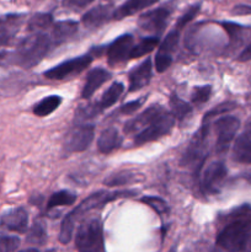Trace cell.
I'll use <instances>...</instances> for the list:
<instances>
[{"label": "cell", "instance_id": "32", "mask_svg": "<svg viewBox=\"0 0 251 252\" xmlns=\"http://www.w3.org/2000/svg\"><path fill=\"white\" fill-rule=\"evenodd\" d=\"M19 245L20 240L16 236H0V252H14Z\"/></svg>", "mask_w": 251, "mask_h": 252}, {"label": "cell", "instance_id": "23", "mask_svg": "<svg viewBox=\"0 0 251 252\" xmlns=\"http://www.w3.org/2000/svg\"><path fill=\"white\" fill-rule=\"evenodd\" d=\"M61 103H62L61 96L51 95L48 96V97L39 101L38 103H36V106L33 107V113L36 116H38V117H46V116L51 115L52 112H54V111L61 106Z\"/></svg>", "mask_w": 251, "mask_h": 252}, {"label": "cell", "instance_id": "19", "mask_svg": "<svg viewBox=\"0 0 251 252\" xmlns=\"http://www.w3.org/2000/svg\"><path fill=\"white\" fill-rule=\"evenodd\" d=\"M157 1L159 0H127L117 10H115V12H113V19L121 20L125 19V17L132 16V15L152 6V5H154Z\"/></svg>", "mask_w": 251, "mask_h": 252}, {"label": "cell", "instance_id": "14", "mask_svg": "<svg viewBox=\"0 0 251 252\" xmlns=\"http://www.w3.org/2000/svg\"><path fill=\"white\" fill-rule=\"evenodd\" d=\"M113 9L111 5L101 4L97 5L96 7H93L91 10H89L85 15L83 16L81 21L85 25L86 27H100L103 24L110 21L111 19H113Z\"/></svg>", "mask_w": 251, "mask_h": 252}, {"label": "cell", "instance_id": "43", "mask_svg": "<svg viewBox=\"0 0 251 252\" xmlns=\"http://www.w3.org/2000/svg\"><path fill=\"white\" fill-rule=\"evenodd\" d=\"M249 246H250V251H249V252H251V243H250V245H249Z\"/></svg>", "mask_w": 251, "mask_h": 252}, {"label": "cell", "instance_id": "18", "mask_svg": "<svg viewBox=\"0 0 251 252\" xmlns=\"http://www.w3.org/2000/svg\"><path fill=\"white\" fill-rule=\"evenodd\" d=\"M122 144V137L116 128H107L102 130L97 139L98 152L102 154H111Z\"/></svg>", "mask_w": 251, "mask_h": 252}, {"label": "cell", "instance_id": "37", "mask_svg": "<svg viewBox=\"0 0 251 252\" xmlns=\"http://www.w3.org/2000/svg\"><path fill=\"white\" fill-rule=\"evenodd\" d=\"M94 0H64V6L69 7V9H83L90 5Z\"/></svg>", "mask_w": 251, "mask_h": 252}, {"label": "cell", "instance_id": "27", "mask_svg": "<svg viewBox=\"0 0 251 252\" xmlns=\"http://www.w3.org/2000/svg\"><path fill=\"white\" fill-rule=\"evenodd\" d=\"M140 177L138 176L134 172L129 171H123V172H117V174L112 175L108 179L105 180V185L107 186H123V185L132 184V182L139 181Z\"/></svg>", "mask_w": 251, "mask_h": 252}, {"label": "cell", "instance_id": "25", "mask_svg": "<svg viewBox=\"0 0 251 252\" xmlns=\"http://www.w3.org/2000/svg\"><path fill=\"white\" fill-rule=\"evenodd\" d=\"M157 44H159V38H157V36L147 37V38L142 39L138 44L133 46L132 51H130L129 58H139V57L145 56V54L150 53Z\"/></svg>", "mask_w": 251, "mask_h": 252}, {"label": "cell", "instance_id": "35", "mask_svg": "<svg viewBox=\"0 0 251 252\" xmlns=\"http://www.w3.org/2000/svg\"><path fill=\"white\" fill-rule=\"evenodd\" d=\"M235 107V103H231V102H226V103H221V105H219L218 107H216L214 110H212L211 112H208L206 115V117H204V121L209 120V118L212 117V116H216V115H221V113H225L228 112V111L233 110V108Z\"/></svg>", "mask_w": 251, "mask_h": 252}, {"label": "cell", "instance_id": "4", "mask_svg": "<svg viewBox=\"0 0 251 252\" xmlns=\"http://www.w3.org/2000/svg\"><path fill=\"white\" fill-rule=\"evenodd\" d=\"M75 246L78 252H105L100 219L91 218L80 224L76 233Z\"/></svg>", "mask_w": 251, "mask_h": 252}, {"label": "cell", "instance_id": "17", "mask_svg": "<svg viewBox=\"0 0 251 252\" xmlns=\"http://www.w3.org/2000/svg\"><path fill=\"white\" fill-rule=\"evenodd\" d=\"M110 78V73H108L106 69L103 68H95L88 74V78H86L85 85H84L83 91H81V96L83 98H89L96 93L98 88L105 83L106 80H108Z\"/></svg>", "mask_w": 251, "mask_h": 252}, {"label": "cell", "instance_id": "12", "mask_svg": "<svg viewBox=\"0 0 251 252\" xmlns=\"http://www.w3.org/2000/svg\"><path fill=\"white\" fill-rule=\"evenodd\" d=\"M29 224V214L24 208H12L0 217V226L15 233H25Z\"/></svg>", "mask_w": 251, "mask_h": 252}, {"label": "cell", "instance_id": "31", "mask_svg": "<svg viewBox=\"0 0 251 252\" xmlns=\"http://www.w3.org/2000/svg\"><path fill=\"white\" fill-rule=\"evenodd\" d=\"M212 94V88L209 85L204 86H197L194 88L193 93H192V102L199 105V103H204L209 100Z\"/></svg>", "mask_w": 251, "mask_h": 252}, {"label": "cell", "instance_id": "36", "mask_svg": "<svg viewBox=\"0 0 251 252\" xmlns=\"http://www.w3.org/2000/svg\"><path fill=\"white\" fill-rule=\"evenodd\" d=\"M145 101V98H139V100H135V101H132V102H128L126 103V105H123L122 107L120 108V112L125 113V115H130V113L135 112V111L138 110V108L140 107V106L143 105V102Z\"/></svg>", "mask_w": 251, "mask_h": 252}, {"label": "cell", "instance_id": "2", "mask_svg": "<svg viewBox=\"0 0 251 252\" xmlns=\"http://www.w3.org/2000/svg\"><path fill=\"white\" fill-rule=\"evenodd\" d=\"M32 34L22 39L16 51L11 53L10 62L22 68H32L44 58L51 49L53 41L43 32H31Z\"/></svg>", "mask_w": 251, "mask_h": 252}, {"label": "cell", "instance_id": "45", "mask_svg": "<svg viewBox=\"0 0 251 252\" xmlns=\"http://www.w3.org/2000/svg\"><path fill=\"white\" fill-rule=\"evenodd\" d=\"M250 130H251V125H250Z\"/></svg>", "mask_w": 251, "mask_h": 252}, {"label": "cell", "instance_id": "29", "mask_svg": "<svg viewBox=\"0 0 251 252\" xmlns=\"http://www.w3.org/2000/svg\"><path fill=\"white\" fill-rule=\"evenodd\" d=\"M170 106H171L172 116L180 121L186 118L192 111L191 106L187 102H185L184 100H181L180 97H177L176 95H172L171 98H170Z\"/></svg>", "mask_w": 251, "mask_h": 252}, {"label": "cell", "instance_id": "39", "mask_svg": "<svg viewBox=\"0 0 251 252\" xmlns=\"http://www.w3.org/2000/svg\"><path fill=\"white\" fill-rule=\"evenodd\" d=\"M233 15H250L251 14V6L249 5H236L234 9L231 10Z\"/></svg>", "mask_w": 251, "mask_h": 252}, {"label": "cell", "instance_id": "13", "mask_svg": "<svg viewBox=\"0 0 251 252\" xmlns=\"http://www.w3.org/2000/svg\"><path fill=\"white\" fill-rule=\"evenodd\" d=\"M24 22V15L7 14L0 16V48L11 42Z\"/></svg>", "mask_w": 251, "mask_h": 252}, {"label": "cell", "instance_id": "7", "mask_svg": "<svg viewBox=\"0 0 251 252\" xmlns=\"http://www.w3.org/2000/svg\"><path fill=\"white\" fill-rule=\"evenodd\" d=\"M93 62V57L85 54V56L78 57V58L69 59V61L63 62L58 65L53 66L49 70L44 73L46 78L51 80H63V79L69 78L74 74H79L83 70H85Z\"/></svg>", "mask_w": 251, "mask_h": 252}, {"label": "cell", "instance_id": "38", "mask_svg": "<svg viewBox=\"0 0 251 252\" xmlns=\"http://www.w3.org/2000/svg\"><path fill=\"white\" fill-rule=\"evenodd\" d=\"M221 25H223L224 30L228 32V34L231 37V38H234V37H238V34L240 33L241 30H243V27L239 26V25H236V24H233V22H223Z\"/></svg>", "mask_w": 251, "mask_h": 252}, {"label": "cell", "instance_id": "16", "mask_svg": "<svg viewBox=\"0 0 251 252\" xmlns=\"http://www.w3.org/2000/svg\"><path fill=\"white\" fill-rule=\"evenodd\" d=\"M162 112H165V111L162 110V107H160V106H150V107L147 108L144 112H142L139 116H137L135 118L130 120L129 122L126 123L125 132L133 133L135 132V130L140 129V128L144 129L145 126L148 127V126H149L153 121L157 120Z\"/></svg>", "mask_w": 251, "mask_h": 252}, {"label": "cell", "instance_id": "3", "mask_svg": "<svg viewBox=\"0 0 251 252\" xmlns=\"http://www.w3.org/2000/svg\"><path fill=\"white\" fill-rule=\"evenodd\" d=\"M251 243V216L244 214L229 223L217 236V249L220 252H241Z\"/></svg>", "mask_w": 251, "mask_h": 252}, {"label": "cell", "instance_id": "33", "mask_svg": "<svg viewBox=\"0 0 251 252\" xmlns=\"http://www.w3.org/2000/svg\"><path fill=\"white\" fill-rule=\"evenodd\" d=\"M145 204H148L149 207H152L157 214H164L167 213V206L165 203V201H162L161 198H157V197H144L142 199Z\"/></svg>", "mask_w": 251, "mask_h": 252}, {"label": "cell", "instance_id": "26", "mask_svg": "<svg viewBox=\"0 0 251 252\" xmlns=\"http://www.w3.org/2000/svg\"><path fill=\"white\" fill-rule=\"evenodd\" d=\"M76 201V196L74 193L69 191H59L56 192L54 194H52V197L49 198L48 204H47V209L51 211V209L57 208V207L62 206H70L74 202Z\"/></svg>", "mask_w": 251, "mask_h": 252}, {"label": "cell", "instance_id": "41", "mask_svg": "<svg viewBox=\"0 0 251 252\" xmlns=\"http://www.w3.org/2000/svg\"><path fill=\"white\" fill-rule=\"evenodd\" d=\"M20 252H39V251L37 250V249H26V250H22Z\"/></svg>", "mask_w": 251, "mask_h": 252}, {"label": "cell", "instance_id": "20", "mask_svg": "<svg viewBox=\"0 0 251 252\" xmlns=\"http://www.w3.org/2000/svg\"><path fill=\"white\" fill-rule=\"evenodd\" d=\"M76 32H78V24L75 21H69V20L68 21H59L53 25L51 38L53 43L59 44L73 37Z\"/></svg>", "mask_w": 251, "mask_h": 252}, {"label": "cell", "instance_id": "30", "mask_svg": "<svg viewBox=\"0 0 251 252\" xmlns=\"http://www.w3.org/2000/svg\"><path fill=\"white\" fill-rule=\"evenodd\" d=\"M46 239L47 235L43 226L39 223H34L30 230L29 236H27V241L31 244H36V245H43L46 243Z\"/></svg>", "mask_w": 251, "mask_h": 252}, {"label": "cell", "instance_id": "40", "mask_svg": "<svg viewBox=\"0 0 251 252\" xmlns=\"http://www.w3.org/2000/svg\"><path fill=\"white\" fill-rule=\"evenodd\" d=\"M239 61L240 62L251 61V42L243 49V52L239 54Z\"/></svg>", "mask_w": 251, "mask_h": 252}, {"label": "cell", "instance_id": "21", "mask_svg": "<svg viewBox=\"0 0 251 252\" xmlns=\"http://www.w3.org/2000/svg\"><path fill=\"white\" fill-rule=\"evenodd\" d=\"M233 157L241 164L251 165V138L241 135L236 139L233 149Z\"/></svg>", "mask_w": 251, "mask_h": 252}, {"label": "cell", "instance_id": "24", "mask_svg": "<svg viewBox=\"0 0 251 252\" xmlns=\"http://www.w3.org/2000/svg\"><path fill=\"white\" fill-rule=\"evenodd\" d=\"M180 41V30L174 29L171 32L166 34L165 39L162 41V43L160 44L159 51H157V56L161 57H167V58H172V53L176 49L177 44Z\"/></svg>", "mask_w": 251, "mask_h": 252}, {"label": "cell", "instance_id": "1", "mask_svg": "<svg viewBox=\"0 0 251 252\" xmlns=\"http://www.w3.org/2000/svg\"><path fill=\"white\" fill-rule=\"evenodd\" d=\"M134 192L132 191H117V192H106V191H98L96 193H93L90 197L81 202L73 212L68 214L62 221L61 226V234H59V241L62 244H68L70 241L71 235L74 231V224H75L76 219L83 217L84 214L88 213L89 211L93 209H98L101 207L105 206L106 203L115 199L121 198V197H127L130 196Z\"/></svg>", "mask_w": 251, "mask_h": 252}, {"label": "cell", "instance_id": "5", "mask_svg": "<svg viewBox=\"0 0 251 252\" xmlns=\"http://www.w3.org/2000/svg\"><path fill=\"white\" fill-rule=\"evenodd\" d=\"M175 120L176 118L172 116V113L162 112L157 120L153 121L148 127H145L144 129H142L135 135L134 143L137 145H143L145 143L154 142V140L164 137L174 127Z\"/></svg>", "mask_w": 251, "mask_h": 252}, {"label": "cell", "instance_id": "9", "mask_svg": "<svg viewBox=\"0 0 251 252\" xmlns=\"http://www.w3.org/2000/svg\"><path fill=\"white\" fill-rule=\"evenodd\" d=\"M226 177V167L221 161H214L204 169L201 179V189L204 193L213 194L219 192L224 179Z\"/></svg>", "mask_w": 251, "mask_h": 252}, {"label": "cell", "instance_id": "8", "mask_svg": "<svg viewBox=\"0 0 251 252\" xmlns=\"http://www.w3.org/2000/svg\"><path fill=\"white\" fill-rule=\"evenodd\" d=\"M240 127V121L233 116H224L214 123L217 133V150L225 152Z\"/></svg>", "mask_w": 251, "mask_h": 252}, {"label": "cell", "instance_id": "42", "mask_svg": "<svg viewBox=\"0 0 251 252\" xmlns=\"http://www.w3.org/2000/svg\"><path fill=\"white\" fill-rule=\"evenodd\" d=\"M169 252H176V248H175V246H174V248L170 249V251H169Z\"/></svg>", "mask_w": 251, "mask_h": 252}, {"label": "cell", "instance_id": "44", "mask_svg": "<svg viewBox=\"0 0 251 252\" xmlns=\"http://www.w3.org/2000/svg\"><path fill=\"white\" fill-rule=\"evenodd\" d=\"M48 252H56L54 250H51V251H48Z\"/></svg>", "mask_w": 251, "mask_h": 252}, {"label": "cell", "instance_id": "22", "mask_svg": "<svg viewBox=\"0 0 251 252\" xmlns=\"http://www.w3.org/2000/svg\"><path fill=\"white\" fill-rule=\"evenodd\" d=\"M125 91V86H123L122 83H113L107 90L105 91V94L102 95L101 100L98 101L96 105H97L98 110L103 111L105 108L111 107L118 98L121 97V95Z\"/></svg>", "mask_w": 251, "mask_h": 252}, {"label": "cell", "instance_id": "28", "mask_svg": "<svg viewBox=\"0 0 251 252\" xmlns=\"http://www.w3.org/2000/svg\"><path fill=\"white\" fill-rule=\"evenodd\" d=\"M53 24V17L51 14H36L30 19L29 31L30 32H42L48 29Z\"/></svg>", "mask_w": 251, "mask_h": 252}, {"label": "cell", "instance_id": "34", "mask_svg": "<svg viewBox=\"0 0 251 252\" xmlns=\"http://www.w3.org/2000/svg\"><path fill=\"white\" fill-rule=\"evenodd\" d=\"M199 7H201V5H199V4L192 5V6L189 7V9L187 10V11L185 12V14L182 15L181 17H180L179 21H177L176 29L182 30V29H184L185 26H186L187 24H188L189 21H191V20H193V19H194V16H196V15L198 14Z\"/></svg>", "mask_w": 251, "mask_h": 252}, {"label": "cell", "instance_id": "11", "mask_svg": "<svg viewBox=\"0 0 251 252\" xmlns=\"http://www.w3.org/2000/svg\"><path fill=\"white\" fill-rule=\"evenodd\" d=\"M133 46H134V41L130 34H122L117 39H115L107 49L108 64L117 65L123 62H127L129 59Z\"/></svg>", "mask_w": 251, "mask_h": 252}, {"label": "cell", "instance_id": "6", "mask_svg": "<svg viewBox=\"0 0 251 252\" xmlns=\"http://www.w3.org/2000/svg\"><path fill=\"white\" fill-rule=\"evenodd\" d=\"M95 135V128L90 125H80L71 128L66 134L64 142V149L66 153L84 152L91 144Z\"/></svg>", "mask_w": 251, "mask_h": 252}, {"label": "cell", "instance_id": "15", "mask_svg": "<svg viewBox=\"0 0 251 252\" xmlns=\"http://www.w3.org/2000/svg\"><path fill=\"white\" fill-rule=\"evenodd\" d=\"M152 61L147 59L129 73V91H138L147 86L152 79Z\"/></svg>", "mask_w": 251, "mask_h": 252}, {"label": "cell", "instance_id": "10", "mask_svg": "<svg viewBox=\"0 0 251 252\" xmlns=\"http://www.w3.org/2000/svg\"><path fill=\"white\" fill-rule=\"evenodd\" d=\"M171 11L167 7H157L155 10L145 12L140 15L138 19V25L142 30L153 33H161L164 29L166 27L167 21Z\"/></svg>", "mask_w": 251, "mask_h": 252}]
</instances>
